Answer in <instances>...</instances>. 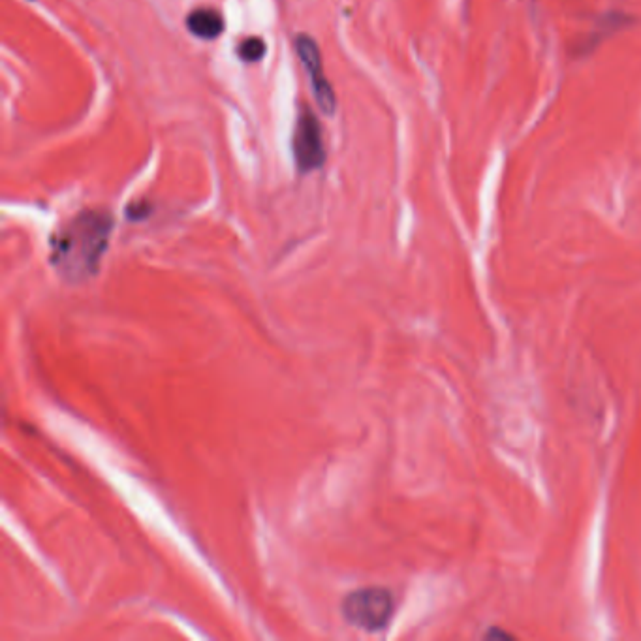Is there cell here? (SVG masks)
Masks as SVG:
<instances>
[{
	"label": "cell",
	"instance_id": "8992f818",
	"mask_svg": "<svg viewBox=\"0 0 641 641\" xmlns=\"http://www.w3.org/2000/svg\"><path fill=\"white\" fill-rule=\"evenodd\" d=\"M237 53L245 63H258L266 55V42L262 38L251 36L239 44Z\"/></svg>",
	"mask_w": 641,
	"mask_h": 641
},
{
	"label": "cell",
	"instance_id": "3957f363",
	"mask_svg": "<svg viewBox=\"0 0 641 641\" xmlns=\"http://www.w3.org/2000/svg\"><path fill=\"white\" fill-rule=\"evenodd\" d=\"M292 151L294 160L301 173L314 172L324 166L326 162V147H324V136L322 128L309 106H303L299 110L298 121L294 128L292 138Z\"/></svg>",
	"mask_w": 641,
	"mask_h": 641
},
{
	"label": "cell",
	"instance_id": "7a4b0ae2",
	"mask_svg": "<svg viewBox=\"0 0 641 641\" xmlns=\"http://www.w3.org/2000/svg\"><path fill=\"white\" fill-rule=\"evenodd\" d=\"M395 600L384 587H363L343 600V617L348 625L363 632H378L390 625Z\"/></svg>",
	"mask_w": 641,
	"mask_h": 641
},
{
	"label": "cell",
	"instance_id": "6da1fadb",
	"mask_svg": "<svg viewBox=\"0 0 641 641\" xmlns=\"http://www.w3.org/2000/svg\"><path fill=\"white\" fill-rule=\"evenodd\" d=\"M113 219L108 211H83L51 239V264L64 281L93 277L110 243Z\"/></svg>",
	"mask_w": 641,
	"mask_h": 641
},
{
	"label": "cell",
	"instance_id": "5b68a950",
	"mask_svg": "<svg viewBox=\"0 0 641 641\" xmlns=\"http://www.w3.org/2000/svg\"><path fill=\"white\" fill-rule=\"evenodd\" d=\"M187 27L196 38L215 40L224 31V19L211 8H200L187 17Z\"/></svg>",
	"mask_w": 641,
	"mask_h": 641
},
{
	"label": "cell",
	"instance_id": "277c9868",
	"mask_svg": "<svg viewBox=\"0 0 641 641\" xmlns=\"http://www.w3.org/2000/svg\"><path fill=\"white\" fill-rule=\"evenodd\" d=\"M296 53H298L299 61L305 64L307 74L311 76V85H313L314 98H316L318 108L326 115H333L335 108H337V98H335V91H333L331 83L324 74L320 47L309 34H299L296 38Z\"/></svg>",
	"mask_w": 641,
	"mask_h": 641
}]
</instances>
